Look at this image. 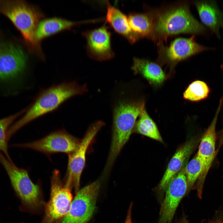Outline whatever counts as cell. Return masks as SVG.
Instances as JSON below:
<instances>
[{"mask_svg": "<svg viewBox=\"0 0 223 223\" xmlns=\"http://www.w3.org/2000/svg\"><path fill=\"white\" fill-rule=\"evenodd\" d=\"M0 12L8 17L21 34L30 52L44 60L40 42L36 33L38 25L44 17L42 12L34 6L23 1H0Z\"/></svg>", "mask_w": 223, "mask_h": 223, "instance_id": "3957f363", "label": "cell"}, {"mask_svg": "<svg viewBox=\"0 0 223 223\" xmlns=\"http://www.w3.org/2000/svg\"><path fill=\"white\" fill-rule=\"evenodd\" d=\"M26 111L24 109L18 113L0 119V152L11 160L8 150L7 132L10 126L19 116Z\"/></svg>", "mask_w": 223, "mask_h": 223, "instance_id": "603a6c76", "label": "cell"}, {"mask_svg": "<svg viewBox=\"0 0 223 223\" xmlns=\"http://www.w3.org/2000/svg\"><path fill=\"white\" fill-rule=\"evenodd\" d=\"M82 35L86 40L87 53L91 58L102 61L114 57L111 45V33L105 24L99 28L85 31Z\"/></svg>", "mask_w": 223, "mask_h": 223, "instance_id": "5bb4252c", "label": "cell"}, {"mask_svg": "<svg viewBox=\"0 0 223 223\" xmlns=\"http://www.w3.org/2000/svg\"><path fill=\"white\" fill-rule=\"evenodd\" d=\"M142 100L120 102L113 113V131L106 170L109 169L128 141L136 120L145 108Z\"/></svg>", "mask_w": 223, "mask_h": 223, "instance_id": "277c9868", "label": "cell"}, {"mask_svg": "<svg viewBox=\"0 0 223 223\" xmlns=\"http://www.w3.org/2000/svg\"><path fill=\"white\" fill-rule=\"evenodd\" d=\"M27 58L22 48L9 42H0V80L13 78L25 68Z\"/></svg>", "mask_w": 223, "mask_h": 223, "instance_id": "4fadbf2b", "label": "cell"}, {"mask_svg": "<svg viewBox=\"0 0 223 223\" xmlns=\"http://www.w3.org/2000/svg\"></svg>", "mask_w": 223, "mask_h": 223, "instance_id": "f546056e", "label": "cell"}, {"mask_svg": "<svg viewBox=\"0 0 223 223\" xmlns=\"http://www.w3.org/2000/svg\"><path fill=\"white\" fill-rule=\"evenodd\" d=\"M71 188L63 182L60 172H52L50 199L46 204L43 223H55L67 214L72 202Z\"/></svg>", "mask_w": 223, "mask_h": 223, "instance_id": "8992f818", "label": "cell"}, {"mask_svg": "<svg viewBox=\"0 0 223 223\" xmlns=\"http://www.w3.org/2000/svg\"><path fill=\"white\" fill-rule=\"evenodd\" d=\"M194 4L203 23L220 37L219 28H223V11L214 1H195Z\"/></svg>", "mask_w": 223, "mask_h": 223, "instance_id": "2e32d148", "label": "cell"}, {"mask_svg": "<svg viewBox=\"0 0 223 223\" xmlns=\"http://www.w3.org/2000/svg\"><path fill=\"white\" fill-rule=\"evenodd\" d=\"M180 223H188L187 220L185 217H183Z\"/></svg>", "mask_w": 223, "mask_h": 223, "instance_id": "4316f807", "label": "cell"}, {"mask_svg": "<svg viewBox=\"0 0 223 223\" xmlns=\"http://www.w3.org/2000/svg\"><path fill=\"white\" fill-rule=\"evenodd\" d=\"M196 141L192 139L186 142L176 152L170 160L159 185V189L164 190L171 180L181 171L186 161L193 152Z\"/></svg>", "mask_w": 223, "mask_h": 223, "instance_id": "9a60e30c", "label": "cell"}, {"mask_svg": "<svg viewBox=\"0 0 223 223\" xmlns=\"http://www.w3.org/2000/svg\"><path fill=\"white\" fill-rule=\"evenodd\" d=\"M222 216H223V215H222Z\"/></svg>", "mask_w": 223, "mask_h": 223, "instance_id": "f1b7e54d", "label": "cell"}, {"mask_svg": "<svg viewBox=\"0 0 223 223\" xmlns=\"http://www.w3.org/2000/svg\"><path fill=\"white\" fill-rule=\"evenodd\" d=\"M133 131L152 139L163 142L156 124L145 109L139 115Z\"/></svg>", "mask_w": 223, "mask_h": 223, "instance_id": "44dd1931", "label": "cell"}, {"mask_svg": "<svg viewBox=\"0 0 223 223\" xmlns=\"http://www.w3.org/2000/svg\"><path fill=\"white\" fill-rule=\"evenodd\" d=\"M160 212L159 223H171L176 209L187 190L186 178L183 168L171 180Z\"/></svg>", "mask_w": 223, "mask_h": 223, "instance_id": "7c38bea8", "label": "cell"}, {"mask_svg": "<svg viewBox=\"0 0 223 223\" xmlns=\"http://www.w3.org/2000/svg\"><path fill=\"white\" fill-rule=\"evenodd\" d=\"M104 125V123L100 121L92 124L80 141L77 149L68 155L64 183L71 189L74 188L76 193L79 190L80 178L85 164L87 150L96 134Z\"/></svg>", "mask_w": 223, "mask_h": 223, "instance_id": "52a82bcc", "label": "cell"}, {"mask_svg": "<svg viewBox=\"0 0 223 223\" xmlns=\"http://www.w3.org/2000/svg\"><path fill=\"white\" fill-rule=\"evenodd\" d=\"M223 104V102L220 101L212 120L201 139L196 154L202 165L201 173L197 180L196 187L199 199L202 198L204 182L217 153L216 149V126L218 115Z\"/></svg>", "mask_w": 223, "mask_h": 223, "instance_id": "30bf717a", "label": "cell"}, {"mask_svg": "<svg viewBox=\"0 0 223 223\" xmlns=\"http://www.w3.org/2000/svg\"><path fill=\"white\" fill-rule=\"evenodd\" d=\"M131 67L134 74L141 75L153 85H160L166 75L159 64L150 60L134 57Z\"/></svg>", "mask_w": 223, "mask_h": 223, "instance_id": "ac0fdd59", "label": "cell"}, {"mask_svg": "<svg viewBox=\"0 0 223 223\" xmlns=\"http://www.w3.org/2000/svg\"><path fill=\"white\" fill-rule=\"evenodd\" d=\"M132 204L130 205L129 209L125 223H132L131 219V211Z\"/></svg>", "mask_w": 223, "mask_h": 223, "instance_id": "d4e9b609", "label": "cell"}, {"mask_svg": "<svg viewBox=\"0 0 223 223\" xmlns=\"http://www.w3.org/2000/svg\"><path fill=\"white\" fill-rule=\"evenodd\" d=\"M183 169L186 178L188 190L198 180L202 170L201 162L197 154Z\"/></svg>", "mask_w": 223, "mask_h": 223, "instance_id": "cb8c5ba5", "label": "cell"}, {"mask_svg": "<svg viewBox=\"0 0 223 223\" xmlns=\"http://www.w3.org/2000/svg\"><path fill=\"white\" fill-rule=\"evenodd\" d=\"M210 91V88L206 82L197 80L188 85L183 93V98L192 102H198L206 98Z\"/></svg>", "mask_w": 223, "mask_h": 223, "instance_id": "7402d4cb", "label": "cell"}, {"mask_svg": "<svg viewBox=\"0 0 223 223\" xmlns=\"http://www.w3.org/2000/svg\"><path fill=\"white\" fill-rule=\"evenodd\" d=\"M218 148H220L223 145V128L219 132L218 135Z\"/></svg>", "mask_w": 223, "mask_h": 223, "instance_id": "484cf974", "label": "cell"}, {"mask_svg": "<svg viewBox=\"0 0 223 223\" xmlns=\"http://www.w3.org/2000/svg\"></svg>", "mask_w": 223, "mask_h": 223, "instance_id": "4dcf8cb0", "label": "cell"}, {"mask_svg": "<svg viewBox=\"0 0 223 223\" xmlns=\"http://www.w3.org/2000/svg\"><path fill=\"white\" fill-rule=\"evenodd\" d=\"M151 12L153 25L148 38L158 45L172 36L180 33L200 34L205 31V27L191 14L186 2Z\"/></svg>", "mask_w": 223, "mask_h": 223, "instance_id": "6da1fadb", "label": "cell"}, {"mask_svg": "<svg viewBox=\"0 0 223 223\" xmlns=\"http://www.w3.org/2000/svg\"><path fill=\"white\" fill-rule=\"evenodd\" d=\"M221 68L223 70V64L221 65Z\"/></svg>", "mask_w": 223, "mask_h": 223, "instance_id": "83f0119b", "label": "cell"}, {"mask_svg": "<svg viewBox=\"0 0 223 223\" xmlns=\"http://www.w3.org/2000/svg\"><path fill=\"white\" fill-rule=\"evenodd\" d=\"M0 162L5 169L15 195L21 202L20 209L32 210L39 207L42 200L40 188L29 177L27 170L17 167L0 152Z\"/></svg>", "mask_w": 223, "mask_h": 223, "instance_id": "5b68a950", "label": "cell"}, {"mask_svg": "<svg viewBox=\"0 0 223 223\" xmlns=\"http://www.w3.org/2000/svg\"><path fill=\"white\" fill-rule=\"evenodd\" d=\"M87 90L86 85H80L75 81L62 83L44 90L26 109L23 116L9 128L8 139L27 124L55 110L69 98L83 94Z\"/></svg>", "mask_w": 223, "mask_h": 223, "instance_id": "7a4b0ae2", "label": "cell"}, {"mask_svg": "<svg viewBox=\"0 0 223 223\" xmlns=\"http://www.w3.org/2000/svg\"><path fill=\"white\" fill-rule=\"evenodd\" d=\"M158 46V62L173 67L180 61L209 49L197 43L194 36L189 38H176L168 46L163 44Z\"/></svg>", "mask_w": 223, "mask_h": 223, "instance_id": "8fae6325", "label": "cell"}, {"mask_svg": "<svg viewBox=\"0 0 223 223\" xmlns=\"http://www.w3.org/2000/svg\"><path fill=\"white\" fill-rule=\"evenodd\" d=\"M90 21H73L56 17L42 20L38 25L37 37L41 42L42 40L59 32L70 29L74 26Z\"/></svg>", "mask_w": 223, "mask_h": 223, "instance_id": "d6986e66", "label": "cell"}, {"mask_svg": "<svg viewBox=\"0 0 223 223\" xmlns=\"http://www.w3.org/2000/svg\"><path fill=\"white\" fill-rule=\"evenodd\" d=\"M80 141L63 129L51 132L37 141L13 145L32 149L48 155L58 152L68 155L77 149Z\"/></svg>", "mask_w": 223, "mask_h": 223, "instance_id": "9c48e42d", "label": "cell"}, {"mask_svg": "<svg viewBox=\"0 0 223 223\" xmlns=\"http://www.w3.org/2000/svg\"><path fill=\"white\" fill-rule=\"evenodd\" d=\"M100 184V180H97L79 190L72 201L68 212L60 223L87 222L95 209Z\"/></svg>", "mask_w": 223, "mask_h": 223, "instance_id": "ba28073f", "label": "cell"}, {"mask_svg": "<svg viewBox=\"0 0 223 223\" xmlns=\"http://www.w3.org/2000/svg\"><path fill=\"white\" fill-rule=\"evenodd\" d=\"M106 20L115 31L133 44L140 39L134 33L129 24L128 17L119 9L107 2Z\"/></svg>", "mask_w": 223, "mask_h": 223, "instance_id": "e0dca14e", "label": "cell"}, {"mask_svg": "<svg viewBox=\"0 0 223 223\" xmlns=\"http://www.w3.org/2000/svg\"><path fill=\"white\" fill-rule=\"evenodd\" d=\"M130 26L134 33L140 39L149 38L152 31L153 21L151 12L131 13L128 17Z\"/></svg>", "mask_w": 223, "mask_h": 223, "instance_id": "ffe728a7", "label": "cell"}]
</instances>
